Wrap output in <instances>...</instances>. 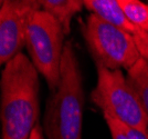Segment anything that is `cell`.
Returning <instances> with one entry per match:
<instances>
[{
    "label": "cell",
    "instance_id": "6da1fadb",
    "mask_svg": "<svg viewBox=\"0 0 148 139\" xmlns=\"http://www.w3.org/2000/svg\"><path fill=\"white\" fill-rule=\"evenodd\" d=\"M39 72L25 54L5 65L0 80L2 139H30L39 124Z\"/></svg>",
    "mask_w": 148,
    "mask_h": 139
},
{
    "label": "cell",
    "instance_id": "7a4b0ae2",
    "mask_svg": "<svg viewBox=\"0 0 148 139\" xmlns=\"http://www.w3.org/2000/svg\"><path fill=\"white\" fill-rule=\"evenodd\" d=\"M84 90L72 41L64 46L58 87L50 92L43 116L47 139H82Z\"/></svg>",
    "mask_w": 148,
    "mask_h": 139
},
{
    "label": "cell",
    "instance_id": "3957f363",
    "mask_svg": "<svg viewBox=\"0 0 148 139\" xmlns=\"http://www.w3.org/2000/svg\"><path fill=\"white\" fill-rule=\"evenodd\" d=\"M82 35L95 63L110 70H130L142 58L134 36L88 13Z\"/></svg>",
    "mask_w": 148,
    "mask_h": 139
},
{
    "label": "cell",
    "instance_id": "277c9868",
    "mask_svg": "<svg viewBox=\"0 0 148 139\" xmlns=\"http://www.w3.org/2000/svg\"><path fill=\"white\" fill-rule=\"evenodd\" d=\"M65 33L49 13L39 10L31 18L25 38L30 60L48 83L50 92L58 87L61 74Z\"/></svg>",
    "mask_w": 148,
    "mask_h": 139
},
{
    "label": "cell",
    "instance_id": "5b68a950",
    "mask_svg": "<svg viewBox=\"0 0 148 139\" xmlns=\"http://www.w3.org/2000/svg\"><path fill=\"white\" fill-rule=\"evenodd\" d=\"M97 82L91 99L103 111L128 126L148 131V120L135 90L122 70H110L95 63Z\"/></svg>",
    "mask_w": 148,
    "mask_h": 139
},
{
    "label": "cell",
    "instance_id": "8992f818",
    "mask_svg": "<svg viewBox=\"0 0 148 139\" xmlns=\"http://www.w3.org/2000/svg\"><path fill=\"white\" fill-rule=\"evenodd\" d=\"M42 9L41 0L0 1V63L7 65L21 54L33 15Z\"/></svg>",
    "mask_w": 148,
    "mask_h": 139
},
{
    "label": "cell",
    "instance_id": "52a82bcc",
    "mask_svg": "<svg viewBox=\"0 0 148 139\" xmlns=\"http://www.w3.org/2000/svg\"><path fill=\"white\" fill-rule=\"evenodd\" d=\"M84 7L90 13L99 16L101 19L132 36H135L140 30L128 20L118 0H84Z\"/></svg>",
    "mask_w": 148,
    "mask_h": 139
},
{
    "label": "cell",
    "instance_id": "ba28073f",
    "mask_svg": "<svg viewBox=\"0 0 148 139\" xmlns=\"http://www.w3.org/2000/svg\"><path fill=\"white\" fill-rule=\"evenodd\" d=\"M42 10L49 13L60 24L65 36L71 31L73 17L82 11L84 0H41Z\"/></svg>",
    "mask_w": 148,
    "mask_h": 139
},
{
    "label": "cell",
    "instance_id": "9c48e42d",
    "mask_svg": "<svg viewBox=\"0 0 148 139\" xmlns=\"http://www.w3.org/2000/svg\"><path fill=\"white\" fill-rule=\"evenodd\" d=\"M126 77L135 90L148 120V61L142 57L134 67L127 70Z\"/></svg>",
    "mask_w": 148,
    "mask_h": 139
},
{
    "label": "cell",
    "instance_id": "30bf717a",
    "mask_svg": "<svg viewBox=\"0 0 148 139\" xmlns=\"http://www.w3.org/2000/svg\"><path fill=\"white\" fill-rule=\"evenodd\" d=\"M118 2L130 22L148 32V3L139 0H118Z\"/></svg>",
    "mask_w": 148,
    "mask_h": 139
},
{
    "label": "cell",
    "instance_id": "8fae6325",
    "mask_svg": "<svg viewBox=\"0 0 148 139\" xmlns=\"http://www.w3.org/2000/svg\"><path fill=\"white\" fill-rule=\"evenodd\" d=\"M112 139H148V131L128 126L111 115L103 114Z\"/></svg>",
    "mask_w": 148,
    "mask_h": 139
},
{
    "label": "cell",
    "instance_id": "7c38bea8",
    "mask_svg": "<svg viewBox=\"0 0 148 139\" xmlns=\"http://www.w3.org/2000/svg\"><path fill=\"white\" fill-rule=\"evenodd\" d=\"M134 38L138 47V50L140 52V56L148 61V32L139 30L134 36Z\"/></svg>",
    "mask_w": 148,
    "mask_h": 139
},
{
    "label": "cell",
    "instance_id": "4fadbf2b",
    "mask_svg": "<svg viewBox=\"0 0 148 139\" xmlns=\"http://www.w3.org/2000/svg\"><path fill=\"white\" fill-rule=\"evenodd\" d=\"M30 139H45V135H44V131H43V127H42V125H41L40 122L34 127L33 131H32V133H31Z\"/></svg>",
    "mask_w": 148,
    "mask_h": 139
}]
</instances>
